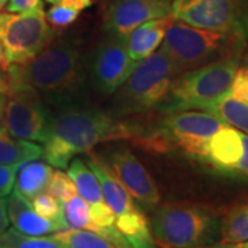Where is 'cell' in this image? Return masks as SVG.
I'll use <instances>...</instances> for the list:
<instances>
[{
  "mask_svg": "<svg viewBox=\"0 0 248 248\" xmlns=\"http://www.w3.org/2000/svg\"><path fill=\"white\" fill-rule=\"evenodd\" d=\"M53 108L43 157L55 169H68L76 155L87 153L105 142L131 141L142 148L151 134V130L123 122L84 101Z\"/></svg>",
  "mask_w": 248,
  "mask_h": 248,
  "instance_id": "6da1fadb",
  "label": "cell"
},
{
  "mask_svg": "<svg viewBox=\"0 0 248 248\" xmlns=\"http://www.w3.org/2000/svg\"><path fill=\"white\" fill-rule=\"evenodd\" d=\"M9 86L35 90L51 107L83 101L86 61L81 47L73 40L62 39L47 45L31 61L9 65Z\"/></svg>",
  "mask_w": 248,
  "mask_h": 248,
  "instance_id": "7a4b0ae2",
  "label": "cell"
},
{
  "mask_svg": "<svg viewBox=\"0 0 248 248\" xmlns=\"http://www.w3.org/2000/svg\"><path fill=\"white\" fill-rule=\"evenodd\" d=\"M172 62L161 48L138 63L130 78L116 90L112 115H142L157 110L177 78Z\"/></svg>",
  "mask_w": 248,
  "mask_h": 248,
  "instance_id": "3957f363",
  "label": "cell"
},
{
  "mask_svg": "<svg viewBox=\"0 0 248 248\" xmlns=\"http://www.w3.org/2000/svg\"><path fill=\"white\" fill-rule=\"evenodd\" d=\"M246 46L226 33L192 27L172 18L160 48L171 60L177 75H181L226 57L241 55Z\"/></svg>",
  "mask_w": 248,
  "mask_h": 248,
  "instance_id": "277c9868",
  "label": "cell"
},
{
  "mask_svg": "<svg viewBox=\"0 0 248 248\" xmlns=\"http://www.w3.org/2000/svg\"><path fill=\"white\" fill-rule=\"evenodd\" d=\"M221 219L203 207L166 204L152 215L151 231L161 248H200L217 243Z\"/></svg>",
  "mask_w": 248,
  "mask_h": 248,
  "instance_id": "5b68a950",
  "label": "cell"
},
{
  "mask_svg": "<svg viewBox=\"0 0 248 248\" xmlns=\"http://www.w3.org/2000/svg\"><path fill=\"white\" fill-rule=\"evenodd\" d=\"M241 55H232L178 75L160 112L202 110L231 89Z\"/></svg>",
  "mask_w": 248,
  "mask_h": 248,
  "instance_id": "8992f818",
  "label": "cell"
},
{
  "mask_svg": "<svg viewBox=\"0 0 248 248\" xmlns=\"http://www.w3.org/2000/svg\"><path fill=\"white\" fill-rule=\"evenodd\" d=\"M171 16L187 25L248 43V0H172Z\"/></svg>",
  "mask_w": 248,
  "mask_h": 248,
  "instance_id": "52a82bcc",
  "label": "cell"
},
{
  "mask_svg": "<svg viewBox=\"0 0 248 248\" xmlns=\"http://www.w3.org/2000/svg\"><path fill=\"white\" fill-rule=\"evenodd\" d=\"M51 40L43 6L22 13L0 14V42L9 65H22Z\"/></svg>",
  "mask_w": 248,
  "mask_h": 248,
  "instance_id": "ba28073f",
  "label": "cell"
},
{
  "mask_svg": "<svg viewBox=\"0 0 248 248\" xmlns=\"http://www.w3.org/2000/svg\"><path fill=\"white\" fill-rule=\"evenodd\" d=\"M225 125L218 117L204 110H177L166 113L157 128L170 146L174 145L189 157L205 163L208 142Z\"/></svg>",
  "mask_w": 248,
  "mask_h": 248,
  "instance_id": "9c48e42d",
  "label": "cell"
},
{
  "mask_svg": "<svg viewBox=\"0 0 248 248\" xmlns=\"http://www.w3.org/2000/svg\"><path fill=\"white\" fill-rule=\"evenodd\" d=\"M4 109L7 133L19 140L45 143L50 135V110L35 90L24 86H9Z\"/></svg>",
  "mask_w": 248,
  "mask_h": 248,
  "instance_id": "30bf717a",
  "label": "cell"
},
{
  "mask_svg": "<svg viewBox=\"0 0 248 248\" xmlns=\"http://www.w3.org/2000/svg\"><path fill=\"white\" fill-rule=\"evenodd\" d=\"M140 62L130 58L125 37L107 33L89 62L91 86L101 95H112L130 78Z\"/></svg>",
  "mask_w": 248,
  "mask_h": 248,
  "instance_id": "8fae6325",
  "label": "cell"
},
{
  "mask_svg": "<svg viewBox=\"0 0 248 248\" xmlns=\"http://www.w3.org/2000/svg\"><path fill=\"white\" fill-rule=\"evenodd\" d=\"M102 160L123 184L133 199L148 208L157 207L160 202L159 189L149 171L143 167V164L128 148L116 146L108 149L105 159Z\"/></svg>",
  "mask_w": 248,
  "mask_h": 248,
  "instance_id": "7c38bea8",
  "label": "cell"
},
{
  "mask_svg": "<svg viewBox=\"0 0 248 248\" xmlns=\"http://www.w3.org/2000/svg\"><path fill=\"white\" fill-rule=\"evenodd\" d=\"M172 0H113L102 18L107 33L127 37L142 24L171 16Z\"/></svg>",
  "mask_w": 248,
  "mask_h": 248,
  "instance_id": "4fadbf2b",
  "label": "cell"
},
{
  "mask_svg": "<svg viewBox=\"0 0 248 248\" xmlns=\"http://www.w3.org/2000/svg\"><path fill=\"white\" fill-rule=\"evenodd\" d=\"M243 156L241 131L225 125L211 137L208 142L207 161L213 169L233 175L234 169Z\"/></svg>",
  "mask_w": 248,
  "mask_h": 248,
  "instance_id": "5bb4252c",
  "label": "cell"
},
{
  "mask_svg": "<svg viewBox=\"0 0 248 248\" xmlns=\"http://www.w3.org/2000/svg\"><path fill=\"white\" fill-rule=\"evenodd\" d=\"M87 164L97 175L105 203L110 207L116 218L137 208L133 203L131 195L127 192L123 184L116 178L112 170L108 167L104 160L99 159L95 153L87 152Z\"/></svg>",
  "mask_w": 248,
  "mask_h": 248,
  "instance_id": "9a60e30c",
  "label": "cell"
},
{
  "mask_svg": "<svg viewBox=\"0 0 248 248\" xmlns=\"http://www.w3.org/2000/svg\"><path fill=\"white\" fill-rule=\"evenodd\" d=\"M6 204L9 221L19 233L28 236H45L58 232V228L53 222L40 217L35 211L31 200H28L17 190L10 193Z\"/></svg>",
  "mask_w": 248,
  "mask_h": 248,
  "instance_id": "2e32d148",
  "label": "cell"
},
{
  "mask_svg": "<svg viewBox=\"0 0 248 248\" xmlns=\"http://www.w3.org/2000/svg\"><path fill=\"white\" fill-rule=\"evenodd\" d=\"M172 16L151 19L138 28H135L130 35L125 37L127 53L135 62L143 61L161 46L163 39L167 33Z\"/></svg>",
  "mask_w": 248,
  "mask_h": 248,
  "instance_id": "e0dca14e",
  "label": "cell"
},
{
  "mask_svg": "<svg viewBox=\"0 0 248 248\" xmlns=\"http://www.w3.org/2000/svg\"><path fill=\"white\" fill-rule=\"evenodd\" d=\"M53 175V166L45 161H28L17 170L16 190L28 200H33L36 196L45 193Z\"/></svg>",
  "mask_w": 248,
  "mask_h": 248,
  "instance_id": "ac0fdd59",
  "label": "cell"
},
{
  "mask_svg": "<svg viewBox=\"0 0 248 248\" xmlns=\"http://www.w3.org/2000/svg\"><path fill=\"white\" fill-rule=\"evenodd\" d=\"M43 157V146L33 141L11 137L6 127L0 124V164L19 167L21 164Z\"/></svg>",
  "mask_w": 248,
  "mask_h": 248,
  "instance_id": "d6986e66",
  "label": "cell"
},
{
  "mask_svg": "<svg viewBox=\"0 0 248 248\" xmlns=\"http://www.w3.org/2000/svg\"><path fill=\"white\" fill-rule=\"evenodd\" d=\"M68 175L73 181L80 197L84 199L89 207L105 203L97 175L84 160L80 157H73L68 166Z\"/></svg>",
  "mask_w": 248,
  "mask_h": 248,
  "instance_id": "ffe728a7",
  "label": "cell"
},
{
  "mask_svg": "<svg viewBox=\"0 0 248 248\" xmlns=\"http://www.w3.org/2000/svg\"><path fill=\"white\" fill-rule=\"evenodd\" d=\"M202 110L218 117L226 125H232L243 133L248 134V105L232 97L228 93L222 94Z\"/></svg>",
  "mask_w": 248,
  "mask_h": 248,
  "instance_id": "44dd1931",
  "label": "cell"
},
{
  "mask_svg": "<svg viewBox=\"0 0 248 248\" xmlns=\"http://www.w3.org/2000/svg\"><path fill=\"white\" fill-rule=\"evenodd\" d=\"M222 244H243L248 241V200L234 204L222 217L219 226Z\"/></svg>",
  "mask_w": 248,
  "mask_h": 248,
  "instance_id": "7402d4cb",
  "label": "cell"
},
{
  "mask_svg": "<svg viewBox=\"0 0 248 248\" xmlns=\"http://www.w3.org/2000/svg\"><path fill=\"white\" fill-rule=\"evenodd\" d=\"M53 237L61 241L66 248H116L105 237L91 231L65 229L55 232Z\"/></svg>",
  "mask_w": 248,
  "mask_h": 248,
  "instance_id": "603a6c76",
  "label": "cell"
},
{
  "mask_svg": "<svg viewBox=\"0 0 248 248\" xmlns=\"http://www.w3.org/2000/svg\"><path fill=\"white\" fill-rule=\"evenodd\" d=\"M1 248H66L61 241L51 237L28 236L16 229H7L0 233Z\"/></svg>",
  "mask_w": 248,
  "mask_h": 248,
  "instance_id": "cb8c5ba5",
  "label": "cell"
},
{
  "mask_svg": "<svg viewBox=\"0 0 248 248\" xmlns=\"http://www.w3.org/2000/svg\"><path fill=\"white\" fill-rule=\"evenodd\" d=\"M91 3L93 0H62L47 11L46 19L53 27H68L78 19L83 10L91 6Z\"/></svg>",
  "mask_w": 248,
  "mask_h": 248,
  "instance_id": "d4e9b609",
  "label": "cell"
},
{
  "mask_svg": "<svg viewBox=\"0 0 248 248\" xmlns=\"http://www.w3.org/2000/svg\"><path fill=\"white\" fill-rule=\"evenodd\" d=\"M63 219L68 225V229L91 231L94 229L90 218V207L83 197L75 195L66 203L62 204Z\"/></svg>",
  "mask_w": 248,
  "mask_h": 248,
  "instance_id": "484cf974",
  "label": "cell"
},
{
  "mask_svg": "<svg viewBox=\"0 0 248 248\" xmlns=\"http://www.w3.org/2000/svg\"><path fill=\"white\" fill-rule=\"evenodd\" d=\"M35 211L40 217L51 221L58 228V231H65L68 229V225L63 219V213H62V204L58 203L53 196L47 193H40L31 200Z\"/></svg>",
  "mask_w": 248,
  "mask_h": 248,
  "instance_id": "4316f807",
  "label": "cell"
},
{
  "mask_svg": "<svg viewBox=\"0 0 248 248\" xmlns=\"http://www.w3.org/2000/svg\"><path fill=\"white\" fill-rule=\"evenodd\" d=\"M47 190L58 203L61 204L66 203L69 199H72L78 193L76 186L73 184L71 177L61 170L53 171V175H51V179L48 182Z\"/></svg>",
  "mask_w": 248,
  "mask_h": 248,
  "instance_id": "83f0119b",
  "label": "cell"
},
{
  "mask_svg": "<svg viewBox=\"0 0 248 248\" xmlns=\"http://www.w3.org/2000/svg\"><path fill=\"white\" fill-rule=\"evenodd\" d=\"M229 94L234 99L248 105V66L239 65L232 80Z\"/></svg>",
  "mask_w": 248,
  "mask_h": 248,
  "instance_id": "f1b7e54d",
  "label": "cell"
},
{
  "mask_svg": "<svg viewBox=\"0 0 248 248\" xmlns=\"http://www.w3.org/2000/svg\"><path fill=\"white\" fill-rule=\"evenodd\" d=\"M17 167L0 164V199H6L13 192L17 177Z\"/></svg>",
  "mask_w": 248,
  "mask_h": 248,
  "instance_id": "f546056e",
  "label": "cell"
},
{
  "mask_svg": "<svg viewBox=\"0 0 248 248\" xmlns=\"http://www.w3.org/2000/svg\"><path fill=\"white\" fill-rule=\"evenodd\" d=\"M241 141H243V156L234 169L233 177L248 178V134L241 131Z\"/></svg>",
  "mask_w": 248,
  "mask_h": 248,
  "instance_id": "4dcf8cb0",
  "label": "cell"
},
{
  "mask_svg": "<svg viewBox=\"0 0 248 248\" xmlns=\"http://www.w3.org/2000/svg\"><path fill=\"white\" fill-rule=\"evenodd\" d=\"M39 6H43L42 0H9L7 11L9 13H22V11L36 9Z\"/></svg>",
  "mask_w": 248,
  "mask_h": 248,
  "instance_id": "1f68e13d",
  "label": "cell"
},
{
  "mask_svg": "<svg viewBox=\"0 0 248 248\" xmlns=\"http://www.w3.org/2000/svg\"><path fill=\"white\" fill-rule=\"evenodd\" d=\"M9 214H7V204L4 199H0V233L7 231L9 228Z\"/></svg>",
  "mask_w": 248,
  "mask_h": 248,
  "instance_id": "d6a6232c",
  "label": "cell"
},
{
  "mask_svg": "<svg viewBox=\"0 0 248 248\" xmlns=\"http://www.w3.org/2000/svg\"><path fill=\"white\" fill-rule=\"evenodd\" d=\"M7 68H9V63L6 61V57L3 53V46L0 42V72H7Z\"/></svg>",
  "mask_w": 248,
  "mask_h": 248,
  "instance_id": "836d02e7",
  "label": "cell"
},
{
  "mask_svg": "<svg viewBox=\"0 0 248 248\" xmlns=\"http://www.w3.org/2000/svg\"><path fill=\"white\" fill-rule=\"evenodd\" d=\"M6 101H7V95L4 93H0V122L4 117V109H6Z\"/></svg>",
  "mask_w": 248,
  "mask_h": 248,
  "instance_id": "e575fe53",
  "label": "cell"
},
{
  "mask_svg": "<svg viewBox=\"0 0 248 248\" xmlns=\"http://www.w3.org/2000/svg\"><path fill=\"white\" fill-rule=\"evenodd\" d=\"M7 90H9V83H6L4 80L0 79V93L7 94Z\"/></svg>",
  "mask_w": 248,
  "mask_h": 248,
  "instance_id": "d590c367",
  "label": "cell"
},
{
  "mask_svg": "<svg viewBox=\"0 0 248 248\" xmlns=\"http://www.w3.org/2000/svg\"><path fill=\"white\" fill-rule=\"evenodd\" d=\"M200 248H228V244H217V246H208V247H200Z\"/></svg>",
  "mask_w": 248,
  "mask_h": 248,
  "instance_id": "8d00e7d4",
  "label": "cell"
},
{
  "mask_svg": "<svg viewBox=\"0 0 248 248\" xmlns=\"http://www.w3.org/2000/svg\"><path fill=\"white\" fill-rule=\"evenodd\" d=\"M7 1H9V0H0V10L3 9V7L7 4Z\"/></svg>",
  "mask_w": 248,
  "mask_h": 248,
  "instance_id": "74e56055",
  "label": "cell"
},
{
  "mask_svg": "<svg viewBox=\"0 0 248 248\" xmlns=\"http://www.w3.org/2000/svg\"><path fill=\"white\" fill-rule=\"evenodd\" d=\"M244 65L248 66V47H247V53H246V55H244Z\"/></svg>",
  "mask_w": 248,
  "mask_h": 248,
  "instance_id": "f35d334b",
  "label": "cell"
},
{
  "mask_svg": "<svg viewBox=\"0 0 248 248\" xmlns=\"http://www.w3.org/2000/svg\"><path fill=\"white\" fill-rule=\"evenodd\" d=\"M48 3H53V4H55V3H60V1H62V0H47Z\"/></svg>",
  "mask_w": 248,
  "mask_h": 248,
  "instance_id": "ab89813d",
  "label": "cell"
},
{
  "mask_svg": "<svg viewBox=\"0 0 248 248\" xmlns=\"http://www.w3.org/2000/svg\"><path fill=\"white\" fill-rule=\"evenodd\" d=\"M240 247H241V248H248V241H247V243H243V244H240Z\"/></svg>",
  "mask_w": 248,
  "mask_h": 248,
  "instance_id": "60d3db41",
  "label": "cell"
},
{
  "mask_svg": "<svg viewBox=\"0 0 248 248\" xmlns=\"http://www.w3.org/2000/svg\"><path fill=\"white\" fill-rule=\"evenodd\" d=\"M228 248H239L237 244H228Z\"/></svg>",
  "mask_w": 248,
  "mask_h": 248,
  "instance_id": "b9f144b4",
  "label": "cell"
},
{
  "mask_svg": "<svg viewBox=\"0 0 248 248\" xmlns=\"http://www.w3.org/2000/svg\"><path fill=\"white\" fill-rule=\"evenodd\" d=\"M237 247H239V248H241V247H240V244H237Z\"/></svg>",
  "mask_w": 248,
  "mask_h": 248,
  "instance_id": "7bdbcfd3",
  "label": "cell"
},
{
  "mask_svg": "<svg viewBox=\"0 0 248 248\" xmlns=\"http://www.w3.org/2000/svg\"><path fill=\"white\" fill-rule=\"evenodd\" d=\"M0 248H1V247H0Z\"/></svg>",
  "mask_w": 248,
  "mask_h": 248,
  "instance_id": "ee69618b",
  "label": "cell"
}]
</instances>
